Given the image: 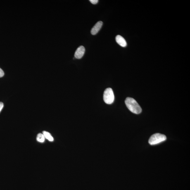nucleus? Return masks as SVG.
<instances>
[{
	"label": "nucleus",
	"instance_id": "nucleus-3",
	"mask_svg": "<svg viewBox=\"0 0 190 190\" xmlns=\"http://www.w3.org/2000/svg\"><path fill=\"white\" fill-rule=\"evenodd\" d=\"M103 99L105 102L108 104H112L115 100L113 90L108 88L105 89L103 95Z\"/></svg>",
	"mask_w": 190,
	"mask_h": 190
},
{
	"label": "nucleus",
	"instance_id": "nucleus-1",
	"mask_svg": "<svg viewBox=\"0 0 190 190\" xmlns=\"http://www.w3.org/2000/svg\"><path fill=\"white\" fill-rule=\"evenodd\" d=\"M125 103L128 108L132 113L139 114L140 113L142 110L140 105L136 100L132 98H126Z\"/></svg>",
	"mask_w": 190,
	"mask_h": 190
},
{
	"label": "nucleus",
	"instance_id": "nucleus-2",
	"mask_svg": "<svg viewBox=\"0 0 190 190\" xmlns=\"http://www.w3.org/2000/svg\"><path fill=\"white\" fill-rule=\"evenodd\" d=\"M166 139V136L165 135L157 133L151 136L148 140V143L151 145H155L163 142Z\"/></svg>",
	"mask_w": 190,
	"mask_h": 190
},
{
	"label": "nucleus",
	"instance_id": "nucleus-6",
	"mask_svg": "<svg viewBox=\"0 0 190 190\" xmlns=\"http://www.w3.org/2000/svg\"><path fill=\"white\" fill-rule=\"evenodd\" d=\"M115 40L118 44L122 47H125L127 46V43L126 42L125 39L120 35L116 36L115 37Z\"/></svg>",
	"mask_w": 190,
	"mask_h": 190
},
{
	"label": "nucleus",
	"instance_id": "nucleus-4",
	"mask_svg": "<svg viewBox=\"0 0 190 190\" xmlns=\"http://www.w3.org/2000/svg\"><path fill=\"white\" fill-rule=\"evenodd\" d=\"M85 48L83 46H80L77 48L75 52L74 56L77 59H80L82 58L85 52Z\"/></svg>",
	"mask_w": 190,
	"mask_h": 190
},
{
	"label": "nucleus",
	"instance_id": "nucleus-8",
	"mask_svg": "<svg viewBox=\"0 0 190 190\" xmlns=\"http://www.w3.org/2000/svg\"><path fill=\"white\" fill-rule=\"evenodd\" d=\"M44 136L43 134L39 133L37 134L36 139L40 143H44L45 141Z\"/></svg>",
	"mask_w": 190,
	"mask_h": 190
},
{
	"label": "nucleus",
	"instance_id": "nucleus-7",
	"mask_svg": "<svg viewBox=\"0 0 190 190\" xmlns=\"http://www.w3.org/2000/svg\"><path fill=\"white\" fill-rule=\"evenodd\" d=\"M43 134H44L45 138L47 139L48 141H53V139L51 134L49 132L44 131L43 132Z\"/></svg>",
	"mask_w": 190,
	"mask_h": 190
},
{
	"label": "nucleus",
	"instance_id": "nucleus-10",
	"mask_svg": "<svg viewBox=\"0 0 190 190\" xmlns=\"http://www.w3.org/2000/svg\"><path fill=\"white\" fill-rule=\"evenodd\" d=\"M4 72L2 69L0 68V77H2L4 75Z\"/></svg>",
	"mask_w": 190,
	"mask_h": 190
},
{
	"label": "nucleus",
	"instance_id": "nucleus-9",
	"mask_svg": "<svg viewBox=\"0 0 190 190\" xmlns=\"http://www.w3.org/2000/svg\"><path fill=\"white\" fill-rule=\"evenodd\" d=\"M90 1L93 4H96L98 2V0H90Z\"/></svg>",
	"mask_w": 190,
	"mask_h": 190
},
{
	"label": "nucleus",
	"instance_id": "nucleus-5",
	"mask_svg": "<svg viewBox=\"0 0 190 190\" xmlns=\"http://www.w3.org/2000/svg\"><path fill=\"white\" fill-rule=\"evenodd\" d=\"M103 25V22L100 21L98 22L96 25H95L91 30V33L92 35H95L98 33L100 29L101 28Z\"/></svg>",
	"mask_w": 190,
	"mask_h": 190
},
{
	"label": "nucleus",
	"instance_id": "nucleus-11",
	"mask_svg": "<svg viewBox=\"0 0 190 190\" xmlns=\"http://www.w3.org/2000/svg\"><path fill=\"white\" fill-rule=\"evenodd\" d=\"M4 107V104L2 102H0V112H1V110Z\"/></svg>",
	"mask_w": 190,
	"mask_h": 190
}]
</instances>
